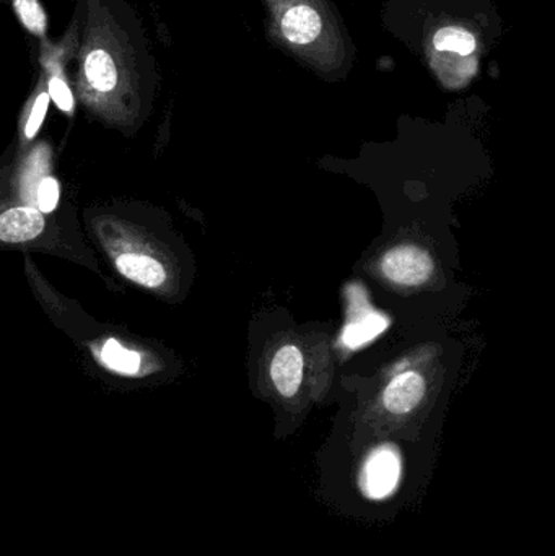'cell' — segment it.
Masks as SVG:
<instances>
[{
    "label": "cell",
    "mask_w": 555,
    "mask_h": 556,
    "mask_svg": "<svg viewBox=\"0 0 555 556\" xmlns=\"http://www.w3.org/2000/svg\"><path fill=\"white\" fill-rule=\"evenodd\" d=\"M355 492L362 502L387 505L403 493L406 464L400 447L378 444L365 453L354 473Z\"/></svg>",
    "instance_id": "obj_1"
},
{
    "label": "cell",
    "mask_w": 555,
    "mask_h": 556,
    "mask_svg": "<svg viewBox=\"0 0 555 556\" xmlns=\"http://www.w3.org/2000/svg\"><path fill=\"white\" fill-rule=\"evenodd\" d=\"M384 276L401 287H419L433 274V261L417 247H400L388 251L381 260Z\"/></svg>",
    "instance_id": "obj_2"
},
{
    "label": "cell",
    "mask_w": 555,
    "mask_h": 556,
    "mask_svg": "<svg viewBox=\"0 0 555 556\" xmlns=\"http://www.w3.org/2000/svg\"><path fill=\"white\" fill-rule=\"evenodd\" d=\"M426 379L416 371L398 375L383 392V405L388 414L404 417L413 414L426 397Z\"/></svg>",
    "instance_id": "obj_3"
},
{
    "label": "cell",
    "mask_w": 555,
    "mask_h": 556,
    "mask_svg": "<svg viewBox=\"0 0 555 556\" xmlns=\"http://www.w3.org/2000/svg\"><path fill=\"white\" fill-rule=\"evenodd\" d=\"M305 359L299 346L286 345L276 353L270 363V378L277 392L283 397H293L303 382Z\"/></svg>",
    "instance_id": "obj_4"
},
{
    "label": "cell",
    "mask_w": 555,
    "mask_h": 556,
    "mask_svg": "<svg viewBox=\"0 0 555 556\" xmlns=\"http://www.w3.org/2000/svg\"><path fill=\"white\" fill-rule=\"evenodd\" d=\"M45 230V218L36 208L16 207L0 215V240L23 243L35 240Z\"/></svg>",
    "instance_id": "obj_5"
},
{
    "label": "cell",
    "mask_w": 555,
    "mask_h": 556,
    "mask_svg": "<svg viewBox=\"0 0 555 556\" xmlns=\"http://www.w3.org/2000/svg\"><path fill=\"white\" fill-rule=\"evenodd\" d=\"M280 28L287 41L306 46L321 35L323 20L313 7L295 5L283 13Z\"/></svg>",
    "instance_id": "obj_6"
},
{
    "label": "cell",
    "mask_w": 555,
    "mask_h": 556,
    "mask_svg": "<svg viewBox=\"0 0 555 556\" xmlns=\"http://www.w3.org/2000/svg\"><path fill=\"white\" fill-rule=\"evenodd\" d=\"M117 269L124 277L143 287L155 288L165 281L166 274L159 261L139 254H123L117 257Z\"/></svg>",
    "instance_id": "obj_7"
},
{
    "label": "cell",
    "mask_w": 555,
    "mask_h": 556,
    "mask_svg": "<svg viewBox=\"0 0 555 556\" xmlns=\"http://www.w3.org/2000/svg\"><path fill=\"white\" fill-rule=\"evenodd\" d=\"M85 74L91 87L110 91L117 84V68L113 58L104 49H94L85 61Z\"/></svg>",
    "instance_id": "obj_8"
},
{
    "label": "cell",
    "mask_w": 555,
    "mask_h": 556,
    "mask_svg": "<svg viewBox=\"0 0 555 556\" xmlns=\"http://www.w3.org/2000/svg\"><path fill=\"white\" fill-rule=\"evenodd\" d=\"M476 46H478L476 36L468 29L459 28V26H445L433 36V48L439 52L471 55L476 51Z\"/></svg>",
    "instance_id": "obj_9"
},
{
    "label": "cell",
    "mask_w": 555,
    "mask_h": 556,
    "mask_svg": "<svg viewBox=\"0 0 555 556\" xmlns=\"http://www.w3.org/2000/svg\"><path fill=\"white\" fill-rule=\"evenodd\" d=\"M101 356H103V362L114 371L124 372V375H134V372L139 371L140 356L124 349L116 340H108Z\"/></svg>",
    "instance_id": "obj_10"
},
{
    "label": "cell",
    "mask_w": 555,
    "mask_h": 556,
    "mask_svg": "<svg viewBox=\"0 0 555 556\" xmlns=\"http://www.w3.org/2000/svg\"><path fill=\"white\" fill-rule=\"evenodd\" d=\"M13 5H15L23 26L28 31L36 36H45L48 22H46V13L39 0H13Z\"/></svg>",
    "instance_id": "obj_11"
},
{
    "label": "cell",
    "mask_w": 555,
    "mask_h": 556,
    "mask_svg": "<svg viewBox=\"0 0 555 556\" xmlns=\"http://www.w3.org/2000/svg\"><path fill=\"white\" fill-rule=\"evenodd\" d=\"M49 97L58 104L59 110L71 113L74 110V97L68 90L67 84L61 77H52L49 80Z\"/></svg>",
    "instance_id": "obj_12"
},
{
    "label": "cell",
    "mask_w": 555,
    "mask_h": 556,
    "mask_svg": "<svg viewBox=\"0 0 555 556\" xmlns=\"http://www.w3.org/2000/svg\"><path fill=\"white\" fill-rule=\"evenodd\" d=\"M38 202L42 214H49L58 207L59 185L54 178L42 179L38 189Z\"/></svg>",
    "instance_id": "obj_13"
},
{
    "label": "cell",
    "mask_w": 555,
    "mask_h": 556,
    "mask_svg": "<svg viewBox=\"0 0 555 556\" xmlns=\"http://www.w3.org/2000/svg\"><path fill=\"white\" fill-rule=\"evenodd\" d=\"M49 106V94L41 93L36 98L35 104H33L31 114H29L28 123L25 127V136L28 139H33L41 127L42 121H45L46 111Z\"/></svg>",
    "instance_id": "obj_14"
}]
</instances>
